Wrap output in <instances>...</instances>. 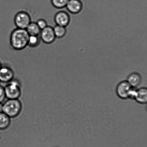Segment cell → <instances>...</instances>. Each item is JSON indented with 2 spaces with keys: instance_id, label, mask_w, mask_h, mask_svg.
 I'll return each instance as SVG.
<instances>
[{
  "instance_id": "obj_1",
  "label": "cell",
  "mask_w": 147,
  "mask_h": 147,
  "mask_svg": "<svg viewBox=\"0 0 147 147\" xmlns=\"http://www.w3.org/2000/svg\"><path fill=\"white\" fill-rule=\"evenodd\" d=\"M29 36L26 29L18 28L14 29L10 36L11 47L18 51L24 49L28 46Z\"/></svg>"
},
{
  "instance_id": "obj_2",
  "label": "cell",
  "mask_w": 147,
  "mask_h": 147,
  "mask_svg": "<svg viewBox=\"0 0 147 147\" xmlns=\"http://www.w3.org/2000/svg\"><path fill=\"white\" fill-rule=\"evenodd\" d=\"M22 108V105L18 99H8L3 104V112L10 118L18 116Z\"/></svg>"
},
{
  "instance_id": "obj_3",
  "label": "cell",
  "mask_w": 147,
  "mask_h": 147,
  "mask_svg": "<svg viewBox=\"0 0 147 147\" xmlns=\"http://www.w3.org/2000/svg\"><path fill=\"white\" fill-rule=\"evenodd\" d=\"M6 98L8 99H18L21 96V90L19 83L12 80L4 87Z\"/></svg>"
},
{
  "instance_id": "obj_4",
  "label": "cell",
  "mask_w": 147,
  "mask_h": 147,
  "mask_svg": "<svg viewBox=\"0 0 147 147\" xmlns=\"http://www.w3.org/2000/svg\"><path fill=\"white\" fill-rule=\"evenodd\" d=\"M31 22V16L27 12H18L14 17V23L17 28L26 29Z\"/></svg>"
},
{
  "instance_id": "obj_5",
  "label": "cell",
  "mask_w": 147,
  "mask_h": 147,
  "mask_svg": "<svg viewBox=\"0 0 147 147\" xmlns=\"http://www.w3.org/2000/svg\"><path fill=\"white\" fill-rule=\"evenodd\" d=\"M134 88L126 81H123L118 84L116 88L117 96L122 100L130 99L131 93Z\"/></svg>"
},
{
  "instance_id": "obj_6",
  "label": "cell",
  "mask_w": 147,
  "mask_h": 147,
  "mask_svg": "<svg viewBox=\"0 0 147 147\" xmlns=\"http://www.w3.org/2000/svg\"><path fill=\"white\" fill-rule=\"evenodd\" d=\"M39 36L41 41L47 44L54 43L56 39L53 27L48 25L41 30Z\"/></svg>"
},
{
  "instance_id": "obj_7",
  "label": "cell",
  "mask_w": 147,
  "mask_h": 147,
  "mask_svg": "<svg viewBox=\"0 0 147 147\" xmlns=\"http://www.w3.org/2000/svg\"><path fill=\"white\" fill-rule=\"evenodd\" d=\"M54 21L56 25L66 27L70 24V16L67 12L59 11L56 13L55 15Z\"/></svg>"
},
{
  "instance_id": "obj_8",
  "label": "cell",
  "mask_w": 147,
  "mask_h": 147,
  "mask_svg": "<svg viewBox=\"0 0 147 147\" xmlns=\"http://www.w3.org/2000/svg\"><path fill=\"white\" fill-rule=\"evenodd\" d=\"M14 72L9 66H3L0 69V82L8 83L13 80Z\"/></svg>"
},
{
  "instance_id": "obj_9",
  "label": "cell",
  "mask_w": 147,
  "mask_h": 147,
  "mask_svg": "<svg viewBox=\"0 0 147 147\" xmlns=\"http://www.w3.org/2000/svg\"><path fill=\"white\" fill-rule=\"evenodd\" d=\"M66 7L69 12L72 14H76L82 11L83 4L81 0H69Z\"/></svg>"
},
{
  "instance_id": "obj_10",
  "label": "cell",
  "mask_w": 147,
  "mask_h": 147,
  "mask_svg": "<svg viewBox=\"0 0 147 147\" xmlns=\"http://www.w3.org/2000/svg\"><path fill=\"white\" fill-rule=\"evenodd\" d=\"M134 99L138 103L141 104H146L147 102V89L145 87L136 89Z\"/></svg>"
},
{
  "instance_id": "obj_11",
  "label": "cell",
  "mask_w": 147,
  "mask_h": 147,
  "mask_svg": "<svg viewBox=\"0 0 147 147\" xmlns=\"http://www.w3.org/2000/svg\"><path fill=\"white\" fill-rule=\"evenodd\" d=\"M127 81L132 87L135 88L140 85L142 81V78L139 73L133 72L128 76Z\"/></svg>"
},
{
  "instance_id": "obj_12",
  "label": "cell",
  "mask_w": 147,
  "mask_h": 147,
  "mask_svg": "<svg viewBox=\"0 0 147 147\" xmlns=\"http://www.w3.org/2000/svg\"><path fill=\"white\" fill-rule=\"evenodd\" d=\"M30 35H39L41 30L36 22H31L26 29Z\"/></svg>"
},
{
  "instance_id": "obj_13",
  "label": "cell",
  "mask_w": 147,
  "mask_h": 147,
  "mask_svg": "<svg viewBox=\"0 0 147 147\" xmlns=\"http://www.w3.org/2000/svg\"><path fill=\"white\" fill-rule=\"evenodd\" d=\"M11 122L10 118L5 113H0V129L3 130L9 126Z\"/></svg>"
},
{
  "instance_id": "obj_14",
  "label": "cell",
  "mask_w": 147,
  "mask_h": 147,
  "mask_svg": "<svg viewBox=\"0 0 147 147\" xmlns=\"http://www.w3.org/2000/svg\"><path fill=\"white\" fill-rule=\"evenodd\" d=\"M56 38L61 39L65 37L67 33L66 27L56 25L53 27Z\"/></svg>"
},
{
  "instance_id": "obj_15",
  "label": "cell",
  "mask_w": 147,
  "mask_h": 147,
  "mask_svg": "<svg viewBox=\"0 0 147 147\" xmlns=\"http://www.w3.org/2000/svg\"><path fill=\"white\" fill-rule=\"evenodd\" d=\"M41 41L39 35H30L28 46L31 48H35L40 45Z\"/></svg>"
},
{
  "instance_id": "obj_16",
  "label": "cell",
  "mask_w": 147,
  "mask_h": 147,
  "mask_svg": "<svg viewBox=\"0 0 147 147\" xmlns=\"http://www.w3.org/2000/svg\"><path fill=\"white\" fill-rule=\"evenodd\" d=\"M69 0H51L53 7L57 9L65 8Z\"/></svg>"
},
{
  "instance_id": "obj_17",
  "label": "cell",
  "mask_w": 147,
  "mask_h": 147,
  "mask_svg": "<svg viewBox=\"0 0 147 147\" xmlns=\"http://www.w3.org/2000/svg\"><path fill=\"white\" fill-rule=\"evenodd\" d=\"M36 24L41 30L46 28L48 26L47 21L44 19H40L38 20L37 21Z\"/></svg>"
},
{
  "instance_id": "obj_18",
  "label": "cell",
  "mask_w": 147,
  "mask_h": 147,
  "mask_svg": "<svg viewBox=\"0 0 147 147\" xmlns=\"http://www.w3.org/2000/svg\"><path fill=\"white\" fill-rule=\"evenodd\" d=\"M6 98L4 87L0 86V103H2Z\"/></svg>"
},
{
  "instance_id": "obj_19",
  "label": "cell",
  "mask_w": 147,
  "mask_h": 147,
  "mask_svg": "<svg viewBox=\"0 0 147 147\" xmlns=\"http://www.w3.org/2000/svg\"><path fill=\"white\" fill-rule=\"evenodd\" d=\"M3 112V104L0 103V113Z\"/></svg>"
},
{
  "instance_id": "obj_20",
  "label": "cell",
  "mask_w": 147,
  "mask_h": 147,
  "mask_svg": "<svg viewBox=\"0 0 147 147\" xmlns=\"http://www.w3.org/2000/svg\"><path fill=\"white\" fill-rule=\"evenodd\" d=\"M3 65L1 63V62L0 61V69H1V67H2Z\"/></svg>"
}]
</instances>
